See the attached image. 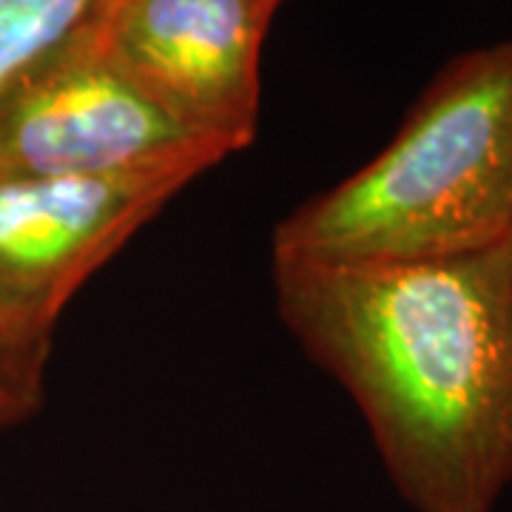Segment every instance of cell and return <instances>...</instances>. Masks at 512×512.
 <instances>
[{"instance_id":"6da1fadb","label":"cell","mask_w":512,"mask_h":512,"mask_svg":"<svg viewBox=\"0 0 512 512\" xmlns=\"http://www.w3.org/2000/svg\"><path fill=\"white\" fill-rule=\"evenodd\" d=\"M276 311L362 410L416 512L512 487V248L402 265H276Z\"/></svg>"},{"instance_id":"7a4b0ae2","label":"cell","mask_w":512,"mask_h":512,"mask_svg":"<svg viewBox=\"0 0 512 512\" xmlns=\"http://www.w3.org/2000/svg\"><path fill=\"white\" fill-rule=\"evenodd\" d=\"M512 239V40L453 57L396 137L274 234L276 265H402Z\"/></svg>"},{"instance_id":"3957f363","label":"cell","mask_w":512,"mask_h":512,"mask_svg":"<svg viewBox=\"0 0 512 512\" xmlns=\"http://www.w3.org/2000/svg\"><path fill=\"white\" fill-rule=\"evenodd\" d=\"M220 148L183 128L106 52L92 23L0 92V174L106 177L154 168L205 174Z\"/></svg>"},{"instance_id":"277c9868","label":"cell","mask_w":512,"mask_h":512,"mask_svg":"<svg viewBox=\"0 0 512 512\" xmlns=\"http://www.w3.org/2000/svg\"><path fill=\"white\" fill-rule=\"evenodd\" d=\"M197 177L191 168L0 174V339L52 348L74 293Z\"/></svg>"},{"instance_id":"5b68a950","label":"cell","mask_w":512,"mask_h":512,"mask_svg":"<svg viewBox=\"0 0 512 512\" xmlns=\"http://www.w3.org/2000/svg\"><path fill=\"white\" fill-rule=\"evenodd\" d=\"M282 0H123L92 20L111 60L225 157L259 128V60Z\"/></svg>"},{"instance_id":"8992f818","label":"cell","mask_w":512,"mask_h":512,"mask_svg":"<svg viewBox=\"0 0 512 512\" xmlns=\"http://www.w3.org/2000/svg\"><path fill=\"white\" fill-rule=\"evenodd\" d=\"M97 0H0V92L37 57L92 23Z\"/></svg>"},{"instance_id":"52a82bcc","label":"cell","mask_w":512,"mask_h":512,"mask_svg":"<svg viewBox=\"0 0 512 512\" xmlns=\"http://www.w3.org/2000/svg\"><path fill=\"white\" fill-rule=\"evenodd\" d=\"M49 356L52 348H20L0 339V436L43 407Z\"/></svg>"},{"instance_id":"ba28073f","label":"cell","mask_w":512,"mask_h":512,"mask_svg":"<svg viewBox=\"0 0 512 512\" xmlns=\"http://www.w3.org/2000/svg\"><path fill=\"white\" fill-rule=\"evenodd\" d=\"M120 3H123V0H97V9H94L92 20L103 18V15H109L111 9H114V6H120Z\"/></svg>"},{"instance_id":"9c48e42d","label":"cell","mask_w":512,"mask_h":512,"mask_svg":"<svg viewBox=\"0 0 512 512\" xmlns=\"http://www.w3.org/2000/svg\"><path fill=\"white\" fill-rule=\"evenodd\" d=\"M510 248H512V239H510Z\"/></svg>"}]
</instances>
